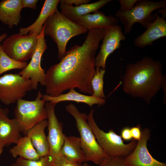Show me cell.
Listing matches in <instances>:
<instances>
[{
  "mask_svg": "<svg viewBox=\"0 0 166 166\" xmlns=\"http://www.w3.org/2000/svg\"><path fill=\"white\" fill-rule=\"evenodd\" d=\"M2 109L1 107V106H0V114L1 113L2 111Z\"/></svg>",
  "mask_w": 166,
  "mask_h": 166,
  "instance_id": "f35d334b",
  "label": "cell"
},
{
  "mask_svg": "<svg viewBox=\"0 0 166 166\" xmlns=\"http://www.w3.org/2000/svg\"><path fill=\"white\" fill-rule=\"evenodd\" d=\"M16 144L9 151L13 157L19 156L30 160H37L40 158L30 139L27 136H21Z\"/></svg>",
  "mask_w": 166,
  "mask_h": 166,
  "instance_id": "603a6c76",
  "label": "cell"
},
{
  "mask_svg": "<svg viewBox=\"0 0 166 166\" xmlns=\"http://www.w3.org/2000/svg\"><path fill=\"white\" fill-rule=\"evenodd\" d=\"M166 8V1H154L147 0H138L133 7L127 12H121L119 10L115 14L117 18L124 26V34H129L134 24L138 22L144 29L153 22L156 18L154 11Z\"/></svg>",
  "mask_w": 166,
  "mask_h": 166,
  "instance_id": "5b68a950",
  "label": "cell"
},
{
  "mask_svg": "<svg viewBox=\"0 0 166 166\" xmlns=\"http://www.w3.org/2000/svg\"><path fill=\"white\" fill-rule=\"evenodd\" d=\"M11 166H18L17 164L15 163L13 164Z\"/></svg>",
  "mask_w": 166,
  "mask_h": 166,
  "instance_id": "74e56055",
  "label": "cell"
},
{
  "mask_svg": "<svg viewBox=\"0 0 166 166\" xmlns=\"http://www.w3.org/2000/svg\"><path fill=\"white\" fill-rule=\"evenodd\" d=\"M95 72L91 81L93 91V95L101 98L105 97L104 90V76L105 70L98 67L96 68Z\"/></svg>",
  "mask_w": 166,
  "mask_h": 166,
  "instance_id": "d4e9b609",
  "label": "cell"
},
{
  "mask_svg": "<svg viewBox=\"0 0 166 166\" xmlns=\"http://www.w3.org/2000/svg\"><path fill=\"white\" fill-rule=\"evenodd\" d=\"M112 1L100 0L93 3L77 6L60 3V13L70 20L77 23L81 17L98 11L99 9Z\"/></svg>",
  "mask_w": 166,
  "mask_h": 166,
  "instance_id": "ac0fdd59",
  "label": "cell"
},
{
  "mask_svg": "<svg viewBox=\"0 0 166 166\" xmlns=\"http://www.w3.org/2000/svg\"><path fill=\"white\" fill-rule=\"evenodd\" d=\"M104 33V29L101 28L88 30L81 45L72 47L59 63L47 69L46 94L56 97L68 89L77 88L83 93L93 95L91 81L96 70L95 55Z\"/></svg>",
  "mask_w": 166,
  "mask_h": 166,
  "instance_id": "6da1fadb",
  "label": "cell"
},
{
  "mask_svg": "<svg viewBox=\"0 0 166 166\" xmlns=\"http://www.w3.org/2000/svg\"><path fill=\"white\" fill-rule=\"evenodd\" d=\"M156 18L151 23L146 30L136 37L134 41L136 47L143 48L148 45H153V42L157 39L166 36V21L155 12Z\"/></svg>",
  "mask_w": 166,
  "mask_h": 166,
  "instance_id": "5bb4252c",
  "label": "cell"
},
{
  "mask_svg": "<svg viewBox=\"0 0 166 166\" xmlns=\"http://www.w3.org/2000/svg\"><path fill=\"white\" fill-rule=\"evenodd\" d=\"M60 154L71 161L80 163L86 162V157L81 146L80 137L64 134L63 144Z\"/></svg>",
  "mask_w": 166,
  "mask_h": 166,
  "instance_id": "7402d4cb",
  "label": "cell"
},
{
  "mask_svg": "<svg viewBox=\"0 0 166 166\" xmlns=\"http://www.w3.org/2000/svg\"><path fill=\"white\" fill-rule=\"evenodd\" d=\"M99 166H128L125 163L124 157L107 156Z\"/></svg>",
  "mask_w": 166,
  "mask_h": 166,
  "instance_id": "4316f807",
  "label": "cell"
},
{
  "mask_svg": "<svg viewBox=\"0 0 166 166\" xmlns=\"http://www.w3.org/2000/svg\"><path fill=\"white\" fill-rule=\"evenodd\" d=\"M18 166H53L52 159L49 155L40 157L37 160H30L21 157L16 160Z\"/></svg>",
  "mask_w": 166,
  "mask_h": 166,
  "instance_id": "484cf974",
  "label": "cell"
},
{
  "mask_svg": "<svg viewBox=\"0 0 166 166\" xmlns=\"http://www.w3.org/2000/svg\"><path fill=\"white\" fill-rule=\"evenodd\" d=\"M5 144L0 141V156L1 155Z\"/></svg>",
  "mask_w": 166,
  "mask_h": 166,
  "instance_id": "d590c367",
  "label": "cell"
},
{
  "mask_svg": "<svg viewBox=\"0 0 166 166\" xmlns=\"http://www.w3.org/2000/svg\"><path fill=\"white\" fill-rule=\"evenodd\" d=\"M158 12L161 14V17L164 18L166 16V8H162L158 10Z\"/></svg>",
  "mask_w": 166,
  "mask_h": 166,
  "instance_id": "836d02e7",
  "label": "cell"
},
{
  "mask_svg": "<svg viewBox=\"0 0 166 166\" xmlns=\"http://www.w3.org/2000/svg\"><path fill=\"white\" fill-rule=\"evenodd\" d=\"M47 126V121H43L30 129L26 135L30 139L40 157L49 155V144L45 132Z\"/></svg>",
  "mask_w": 166,
  "mask_h": 166,
  "instance_id": "ffe728a7",
  "label": "cell"
},
{
  "mask_svg": "<svg viewBox=\"0 0 166 166\" xmlns=\"http://www.w3.org/2000/svg\"><path fill=\"white\" fill-rule=\"evenodd\" d=\"M89 0H61L60 2L69 6L74 4L76 6L89 3Z\"/></svg>",
  "mask_w": 166,
  "mask_h": 166,
  "instance_id": "4dcf8cb0",
  "label": "cell"
},
{
  "mask_svg": "<svg viewBox=\"0 0 166 166\" xmlns=\"http://www.w3.org/2000/svg\"><path fill=\"white\" fill-rule=\"evenodd\" d=\"M43 28L45 35L50 36L57 44V57L60 60L66 53V45L69 40L88 31L80 25L65 17L57 10L48 18Z\"/></svg>",
  "mask_w": 166,
  "mask_h": 166,
  "instance_id": "3957f363",
  "label": "cell"
},
{
  "mask_svg": "<svg viewBox=\"0 0 166 166\" xmlns=\"http://www.w3.org/2000/svg\"><path fill=\"white\" fill-rule=\"evenodd\" d=\"M140 126V125L138 124L136 126L130 128L132 139L137 141L140 139L141 137V130Z\"/></svg>",
  "mask_w": 166,
  "mask_h": 166,
  "instance_id": "f546056e",
  "label": "cell"
},
{
  "mask_svg": "<svg viewBox=\"0 0 166 166\" xmlns=\"http://www.w3.org/2000/svg\"><path fill=\"white\" fill-rule=\"evenodd\" d=\"M38 35L35 32L25 35L13 34L3 41L2 48L11 58L19 61H26L31 58L35 52Z\"/></svg>",
  "mask_w": 166,
  "mask_h": 166,
  "instance_id": "ba28073f",
  "label": "cell"
},
{
  "mask_svg": "<svg viewBox=\"0 0 166 166\" xmlns=\"http://www.w3.org/2000/svg\"><path fill=\"white\" fill-rule=\"evenodd\" d=\"M26 62L16 61L6 55L3 51L0 43V75L7 71L14 69L22 70L28 65Z\"/></svg>",
  "mask_w": 166,
  "mask_h": 166,
  "instance_id": "cb8c5ba5",
  "label": "cell"
},
{
  "mask_svg": "<svg viewBox=\"0 0 166 166\" xmlns=\"http://www.w3.org/2000/svg\"><path fill=\"white\" fill-rule=\"evenodd\" d=\"M138 0H119L120 5L119 10L121 12H127L131 10Z\"/></svg>",
  "mask_w": 166,
  "mask_h": 166,
  "instance_id": "f1b7e54d",
  "label": "cell"
},
{
  "mask_svg": "<svg viewBox=\"0 0 166 166\" xmlns=\"http://www.w3.org/2000/svg\"><path fill=\"white\" fill-rule=\"evenodd\" d=\"M55 106L50 102L45 103V107L48 115V135L47 138L49 148V155L51 159L61 155L60 151L64 140L62 124L59 121L56 115Z\"/></svg>",
  "mask_w": 166,
  "mask_h": 166,
  "instance_id": "7c38bea8",
  "label": "cell"
},
{
  "mask_svg": "<svg viewBox=\"0 0 166 166\" xmlns=\"http://www.w3.org/2000/svg\"><path fill=\"white\" fill-rule=\"evenodd\" d=\"M160 61L145 57L127 66L122 78L124 92L132 97H139L148 104L166 86V77L162 74Z\"/></svg>",
  "mask_w": 166,
  "mask_h": 166,
  "instance_id": "7a4b0ae2",
  "label": "cell"
},
{
  "mask_svg": "<svg viewBox=\"0 0 166 166\" xmlns=\"http://www.w3.org/2000/svg\"><path fill=\"white\" fill-rule=\"evenodd\" d=\"M121 138L125 141H129L132 139L130 128L127 127L123 128L121 131Z\"/></svg>",
  "mask_w": 166,
  "mask_h": 166,
  "instance_id": "1f68e13d",
  "label": "cell"
},
{
  "mask_svg": "<svg viewBox=\"0 0 166 166\" xmlns=\"http://www.w3.org/2000/svg\"><path fill=\"white\" fill-rule=\"evenodd\" d=\"M51 159L53 166H82L81 163L71 161L61 155Z\"/></svg>",
  "mask_w": 166,
  "mask_h": 166,
  "instance_id": "83f0119b",
  "label": "cell"
},
{
  "mask_svg": "<svg viewBox=\"0 0 166 166\" xmlns=\"http://www.w3.org/2000/svg\"><path fill=\"white\" fill-rule=\"evenodd\" d=\"M43 28L38 37V42L35 52L27 66L18 74L26 80H30L33 89L36 90L39 83L45 86V73L41 65L42 55L47 48Z\"/></svg>",
  "mask_w": 166,
  "mask_h": 166,
  "instance_id": "30bf717a",
  "label": "cell"
},
{
  "mask_svg": "<svg viewBox=\"0 0 166 166\" xmlns=\"http://www.w3.org/2000/svg\"><path fill=\"white\" fill-rule=\"evenodd\" d=\"M150 130L145 128L141 130L140 139L132 152L124 157L128 166H166V164L154 159L149 152L147 143L150 139Z\"/></svg>",
  "mask_w": 166,
  "mask_h": 166,
  "instance_id": "4fadbf2b",
  "label": "cell"
},
{
  "mask_svg": "<svg viewBox=\"0 0 166 166\" xmlns=\"http://www.w3.org/2000/svg\"><path fill=\"white\" fill-rule=\"evenodd\" d=\"M60 2L59 0H45L40 14L35 21L27 27L20 28L18 34L21 35H25L28 33L35 32L39 34L47 19L57 10V6Z\"/></svg>",
  "mask_w": 166,
  "mask_h": 166,
  "instance_id": "44dd1931",
  "label": "cell"
},
{
  "mask_svg": "<svg viewBox=\"0 0 166 166\" xmlns=\"http://www.w3.org/2000/svg\"><path fill=\"white\" fill-rule=\"evenodd\" d=\"M22 8H29L32 9L37 8L38 0H22Z\"/></svg>",
  "mask_w": 166,
  "mask_h": 166,
  "instance_id": "d6a6232c",
  "label": "cell"
},
{
  "mask_svg": "<svg viewBox=\"0 0 166 166\" xmlns=\"http://www.w3.org/2000/svg\"><path fill=\"white\" fill-rule=\"evenodd\" d=\"M67 93L62 94L56 97H52L47 94H42V98L46 102H50L55 105L60 102L70 101L77 103H82L86 104L92 107L95 104L104 105L105 99L91 95H86L79 93L74 89H71Z\"/></svg>",
  "mask_w": 166,
  "mask_h": 166,
  "instance_id": "2e32d148",
  "label": "cell"
},
{
  "mask_svg": "<svg viewBox=\"0 0 166 166\" xmlns=\"http://www.w3.org/2000/svg\"><path fill=\"white\" fill-rule=\"evenodd\" d=\"M119 22V19L116 17L107 16L101 11H97L93 14L81 17L77 23L88 31L97 28L105 29L117 24Z\"/></svg>",
  "mask_w": 166,
  "mask_h": 166,
  "instance_id": "d6986e66",
  "label": "cell"
},
{
  "mask_svg": "<svg viewBox=\"0 0 166 166\" xmlns=\"http://www.w3.org/2000/svg\"><path fill=\"white\" fill-rule=\"evenodd\" d=\"M22 0H2L0 2V21L10 29L17 26L21 19Z\"/></svg>",
  "mask_w": 166,
  "mask_h": 166,
  "instance_id": "e0dca14e",
  "label": "cell"
},
{
  "mask_svg": "<svg viewBox=\"0 0 166 166\" xmlns=\"http://www.w3.org/2000/svg\"><path fill=\"white\" fill-rule=\"evenodd\" d=\"M126 39L121 27L117 24L104 29L102 44L98 54L95 58L94 65L105 70L106 63L109 56L121 46V42Z\"/></svg>",
  "mask_w": 166,
  "mask_h": 166,
  "instance_id": "8fae6325",
  "label": "cell"
},
{
  "mask_svg": "<svg viewBox=\"0 0 166 166\" xmlns=\"http://www.w3.org/2000/svg\"><path fill=\"white\" fill-rule=\"evenodd\" d=\"M65 110L74 118L80 135L81 148L86 157V161L99 165L107 155L97 143L87 121L86 114L79 112L77 107L70 103Z\"/></svg>",
  "mask_w": 166,
  "mask_h": 166,
  "instance_id": "277c9868",
  "label": "cell"
},
{
  "mask_svg": "<svg viewBox=\"0 0 166 166\" xmlns=\"http://www.w3.org/2000/svg\"><path fill=\"white\" fill-rule=\"evenodd\" d=\"M8 110L2 109L0 114V141L5 146L16 144L22 136L19 124L14 118L8 117Z\"/></svg>",
  "mask_w": 166,
  "mask_h": 166,
  "instance_id": "9a60e30c",
  "label": "cell"
},
{
  "mask_svg": "<svg viewBox=\"0 0 166 166\" xmlns=\"http://www.w3.org/2000/svg\"><path fill=\"white\" fill-rule=\"evenodd\" d=\"M32 89L30 80L25 79L18 73L0 77V101L6 105L17 102Z\"/></svg>",
  "mask_w": 166,
  "mask_h": 166,
  "instance_id": "9c48e42d",
  "label": "cell"
},
{
  "mask_svg": "<svg viewBox=\"0 0 166 166\" xmlns=\"http://www.w3.org/2000/svg\"><path fill=\"white\" fill-rule=\"evenodd\" d=\"M94 111L91 110L87 115V122L97 143L105 153L107 156L124 157L130 154L135 149L138 141L132 139L129 143L125 144L121 136L113 130L105 132L101 129L94 120Z\"/></svg>",
  "mask_w": 166,
  "mask_h": 166,
  "instance_id": "52a82bcc",
  "label": "cell"
},
{
  "mask_svg": "<svg viewBox=\"0 0 166 166\" xmlns=\"http://www.w3.org/2000/svg\"><path fill=\"white\" fill-rule=\"evenodd\" d=\"M40 90L33 101L18 100L14 111V119L18 123L21 132L25 135L34 126L47 119L46 101L42 98Z\"/></svg>",
  "mask_w": 166,
  "mask_h": 166,
  "instance_id": "8992f818",
  "label": "cell"
},
{
  "mask_svg": "<svg viewBox=\"0 0 166 166\" xmlns=\"http://www.w3.org/2000/svg\"><path fill=\"white\" fill-rule=\"evenodd\" d=\"M7 36V34L6 33H4L0 35V43L4 40Z\"/></svg>",
  "mask_w": 166,
  "mask_h": 166,
  "instance_id": "e575fe53",
  "label": "cell"
},
{
  "mask_svg": "<svg viewBox=\"0 0 166 166\" xmlns=\"http://www.w3.org/2000/svg\"><path fill=\"white\" fill-rule=\"evenodd\" d=\"M82 166H92L86 163H85L82 164Z\"/></svg>",
  "mask_w": 166,
  "mask_h": 166,
  "instance_id": "8d00e7d4",
  "label": "cell"
}]
</instances>
